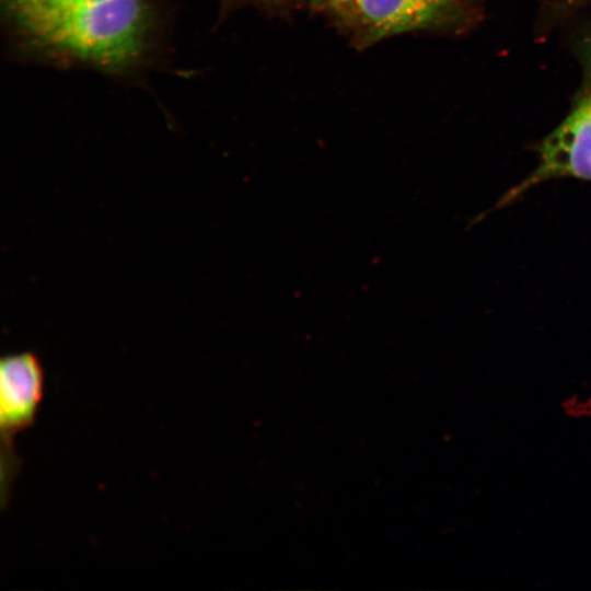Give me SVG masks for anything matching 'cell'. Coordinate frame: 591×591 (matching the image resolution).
Returning a JSON list of instances; mask_svg holds the SVG:
<instances>
[{"mask_svg":"<svg viewBox=\"0 0 591 591\" xmlns=\"http://www.w3.org/2000/svg\"><path fill=\"white\" fill-rule=\"evenodd\" d=\"M45 374L38 357L24 351L0 361L1 498L5 505L19 470L13 442L35 422L44 394Z\"/></svg>","mask_w":591,"mask_h":591,"instance_id":"4","label":"cell"},{"mask_svg":"<svg viewBox=\"0 0 591 591\" xmlns=\"http://www.w3.org/2000/svg\"><path fill=\"white\" fill-rule=\"evenodd\" d=\"M11 28L51 59L123 72L147 57L157 27L153 0H2Z\"/></svg>","mask_w":591,"mask_h":591,"instance_id":"1","label":"cell"},{"mask_svg":"<svg viewBox=\"0 0 591 591\" xmlns=\"http://www.w3.org/2000/svg\"><path fill=\"white\" fill-rule=\"evenodd\" d=\"M561 413L570 419L591 418V394L581 396L580 394H570L560 402Z\"/></svg>","mask_w":591,"mask_h":591,"instance_id":"5","label":"cell"},{"mask_svg":"<svg viewBox=\"0 0 591 591\" xmlns=\"http://www.w3.org/2000/svg\"><path fill=\"white\" fill-rule=\"evenodd\" d=\"M352 0H308L309 4L320 12L334 16Z\"/></svg>","mask_w":591,"mask_h":591,"instance_id":"6","label":"cell"},{"mask_svg":"<svg viewBox=\"0 0 591 591\" xmlns=\"http://www.w3.org/2000/svg\"><path fill=\"white\" fill-rule=\"evenodd\" d=\"M236 3L254 4L263 8L278 9L290 4L293 0H230Z\"/></svg>","mask_w":591,"mask_h":591,"instance_id":"7","label":"cell"},{"mask_svg":"<svg viewBox=\"0 0 591 591\" xmlns=\"http://www.w3.org/2000/svg\"><path fill=\"white\" fill-rule=\"evenodd\" d=\"M359 47L419 31L456 28L470 18L467 0H352L333 16Z\"/></svg>","mask_w":591,"mask_h":591,"instance_id":"3","label":"cell"},{"mask_svg":"<svg viewBox=\"0 0 591 591\" xmlns=\"http://www.w3.org/2000/svg\"><path fill=\"white\" fill-rule=\"evenodd\" d=\"M582 78L564 120L535 146L536 169L503 194L488 211L509 206L530 188L556 178L591 182V23L575 40Z\"/></svg>","mask_w":591,"mask_h":591,"instance_id":"2","label":"cell"}]
</instances>
